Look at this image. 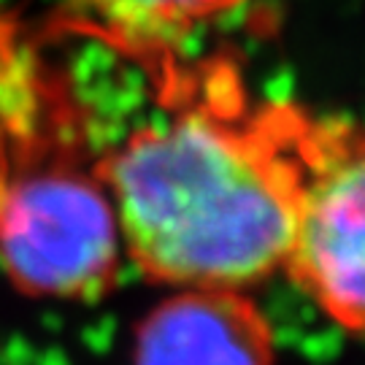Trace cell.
<instances>
[{
	"instance_id": "1",
	"label": "cell",
	"mask_w": 365,
	"mask_h": 365,
	"mask_svg": "<svg viewBox=\"0 0 365 365\" xmlns=\"http://www.w3.org/2000/svg\"><path fill=\"white\" fill-rule=\"evenodd\" d=\"M165 114L101 152L125 257L173 289H252L284 271L300 203L295 106H252L230 71H160Z\"/></svg>"
},
{
	"instance_id": "2",
	"label": "cell",
	"mask_w": 365,
	"mask_h": 365,
	"mask_svg": "<svg viewBox=\"0 0 365 365\" xmlns=\"http://www.w3.org/2000/svg\"><path fill=\"white\" fill-rule=\"evenodd\" d=\"M38 57H0V268L36 298L95 300L125 257L73 92Z\"/></svg>"
},
{
	"instance_id": "3",
	"label": "cell",
	"mask_w": 365,
	"mask_h": 365,
	"mask_svg": "<svg viewBox=\"0 0 365 365\" xmlns=\"http://www.w3.org/2000/svg\"><path fill=\"white\" fill-rule=\"evenodd\" d=\"M300 203L284 274L344 330L365 333V125L303 117Z\"/></svg>"
},
{
	"instance_id": "4",
	"label": "cell",
	"mask_w": 365,
	"mask_h": 365,
	"mask_svg": "<svg viewBox=\"0 0 365 365\" xmlns=\"http://www.w3.org/2000/svg\"><path fill=\"white\" fill-rule=\"evenodd\" d=\"M274 330L247 289H173L135 330L133 365H274Z\"/></svg>"
},
{
	"instance_id": "5",
	"label": "cell",
	"mask_w": 365,
	"mask_h": 365,
	"mask_svg": "<svg viewBox=\"0 0 365 365\" xmlns=\"http://www.w3.org/2000/svg\"><path fill=\"white\" fill-rule=\"evenodd\" d=\"M78 25L90 27L155 68L173 63L187 36L235 11L247 0H63Z\"/></svg>"
}]
</instances>
